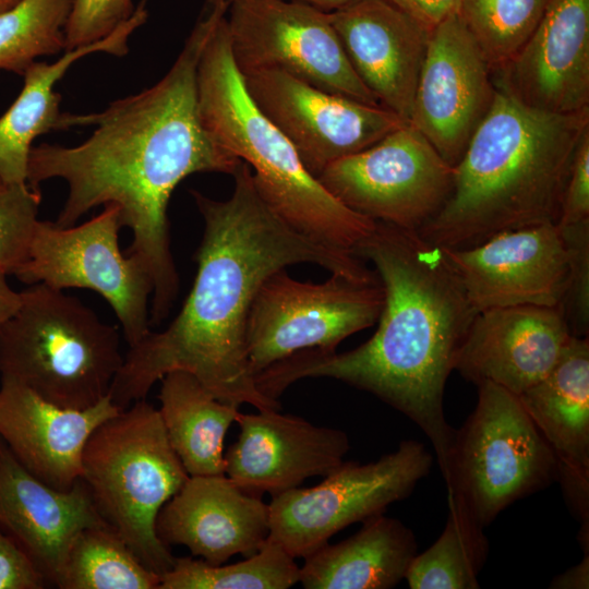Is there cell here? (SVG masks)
Segmentation results:
<instances>
[{"label": "cell", "instance_id": "6da1fadb", "mask_svg": "<svg viewBox=\"0 0 589 589\" xmlns=\"http://www.w3.org/2000/svg\"><path fill=\"white\" fill-rule=\"evenodd\" d=\"M231 0H206L168 72L137 94L88 115L64 113L63 129L93 125L81 144L43 143L28 157L27 183L62 179L69 192L57 225H74L99 205L113 204L132 231L129 255L148 273L154 324L167 317L179 289L167 208L176 187L197 172L232 175L241 160L202 124L196 89L201 53Z\"/></svg>", "mask_w": 589, "mask_h": 589}, {"label": "cell", "instance_id": "7a4b0ae2", "mask_svg": "<svg viewBox=\"0 0 589 589\" xmlns=\"http://www.w3.org/2000/svg\"><path fill=\"white\" fill-rule=\"evenodd\" d=\"M231 176L233 192L225 201L191 191L204 221L195 280L175 320L129 347L108 394L119 410L146 398L172 371L193 374L220 401L279 410L257 389L245 349L249 312L264 280L298 263L359 283L378 280L354 254L320 243L276 215L245 163Z\"/></svg>", "mask_w": 589, "mask_h": 589}, {"label": "cell", "instance_id": "3957f363", "mask_svg": "<svg viewBox=\"0 0 589 589\" xmlns=\"http://www.w3.org/2000/svg\"><path fill=\"white\" fill-rule=\"evenodd\" d=\"M354 254L374 265L384 290L376 332L346 352L298 351L256 374V387L278 400L301 378L330 377L368 392L423 431L443 476L455 433L445 385L478 311L444 249L418 231L375 223Z\"/></svg>", "mask_w": 589, "mask_h": 589}, {"label": "cell", "instance_id": "277c9868", "mask_svg": "<svg viewBox=\"0 0 589 589\" xmlns=\"http://www.w3.org/2000/svg\"><path fill=\"white\" fill-rule=\"evenodd\" d=\"M589 110L554 115L496 88L494 103L454 167L450 196L418 232L466 249L516 228L557 224L576 147Z\"/></svg>", "mask_w": 589, "mask_h": 589}, {"label": "cell", "instance_id": "5b68a950", "mask_svg": "<svg viewBox=\"0 0 589 589\" xmlns=\"http://www.w3.org/2000/svg\"><path fill=\"white\" fill-rule=\"evenodd\" d=\"M196 89L205 130L250 167L254 185L269 208L300 233L354 254L375 221L336 200L305 169L289 140L254 105L231 52L227 14L218 21L201 53Z\"/></svg>", "mask_w": 589, "mask_h": 589}, {"label": "cell", "instance_id": "8992f818", "mask_svg": "<svg viewBox=\"0 0 589 589\" xmlns=\"http://www.w3.org/2000/svg\"><path fill=\"white\" fill-rule=\"evenodd\" d=\"M0 325V376L62 408L86 409L108 396L124 356L118 328L80 299L44 284L21 291Z\"/></svg>", "mask_w": 589, "mask_h": 589}, {"label": "cell", "instance_id": "52a82bcc", "mask_svg": "<svg viewBox=\"0 0 589 589\" xmlns=\"http://www.w3.org/2000/svg\"><path fill=\"white\" fill-rule=\"evenodd\" d=\"M188 478L145 398L100 423L82 453L81 479L99 516L159 576L176 557L157 534V517Z\"/></svg>", "mask_w": 589, "mask_h": 589}, {"label": "cell", "instance_id": "ba28073f", "mask_svg": "<svg viewBox=\"0 0 589 589\" xmlns=\"http://www.w3.org/2000/svg\"><path fill=\"white\" fill-rule=\"evenodd\" d=\"M477 387L473 411L455 429L443 479L447 500L485 528L556 481L557 466L517 395L490 382Z\"/></svg>", "mask_w": 589, "mask_h": 589}, {"label": "cell", "instance_id": "9c48e42d", "mask_svg": "<svg viewBox=\"0 0 589 589\" xmlns=\"http://www.w3.org/2000/svg\"><path fill=\"white\" fill-rule=\"evenodd\" d=\"M433 456L423 443L402 441L368 464L344 461L311 488H294L268 504V540L292 557H305L341 529L384 514L426 477Z\"/></svg>", "mask_w": 589, "mask_h": 589}, {"label": "cell", "instance_id": "30bf717a", "mask_svg": "<svg viewBox=\"0 0 589 589\" xmlns=\"http://www.w3.org/2000/svg\"><path fill=\"white\" fill-rule=\"evenodd\" d=\"M384 303L381 281L359 283L332 274L324 283H303L285 269L259 288L245 328V349L254 377L269 365L305 349L336 351L348 336L377 322Z\"/></svg>", "mask_w": 589, "mask_h": 589}, {"label": "cell", "instance_id": "8fae6325", "mask_svg": "<svg viewBox=\"0 0 589 589\" xmlns=\"http://www.w3.org/2000/svg\"><path fill=\"white\" fill-rule=\"evenodd\" d=\"M121 213L113 204L81 225L38 220L27 261L14 274L27 285L84 288L112 308L129 347L149 333L151 277L119 247Z\"/></svg>", "mask_w": 589, "mask_h": 589}, {"label": "cell", "instance_id": "7c38bea8", "mask_svg": "<svg viewBox=\"0 0 589 589\" xmlns=\"http://www.w3.org/2000/svg\"><path fill=\"white\" fill-rule=\"evenodd\" d=\"M341 204L375 223L419 231L450 196L454 167L406 122L316 178Z\"/></svg>", "mask_w": 589, "mask_h": 589}, {"label": "cell", "instance_id": "4fadbf2b", "mask_svg": "<svg viewBox=\"0 0 589 589\" xmlns=\"http://www.w3.org/2000/svg\"><path fill=\"white\" fill-rule=\"evenodd\" d=\"M227 24L242 74L280 70L323 91L381 106L351 67L328 12L293 0H231Z\"/></svg>", "mask_w": 589, "mask_h": 589}, {"label": "cell", "instance_id": "5bb4252c", "mask_svg": "<svg viewBox=\"0 0 589 589\" xmlns=\"http://www.w3.org/2000/svg\"><path fill=\"white\" fill-rule=\"evenodd\" d=\"M242 75L254 105L315 178L329 164L370 147L407 122L383 106L323 91L280 70Z\"/></svg>", "mask_w": 589, "mask_h": 589}, {"label": "cell", "instance_id": "9a60e30c", "mask_svg": "<svg viewBox=\"0 0 589 589\" xmlns=\"http://www.w3.org/2000/svg\"><path fill=\"white\" fill-rule=\"evenodd\" d=\"M496 94L492 70L458 14L429 38L410 123L455 167Z\"/></svg>", "mask_w": 589, "mask_h": 589}, {"label": "cell", "instance_id": "2e32d148", "mask_svg": "<svg viewBox=\"0 0 589 589\" xmlns=\"http://www.w3.org/2000/svg\"><path fill=\"white\" fill-rule=\"evenodd\" d=\"M443 249L477 311L561 305L568 260L556 224L502 231L466 249Z\"/></svg>", "mask_w": 589, "mask_h": 589}, {"label": "cell", "instance_id": "e0dca14e", "mask_svg": "<svg viewBox=\"0 0 589 589\" xmlns=\"http://www.w3.org/2000/svg\"><path fill=\"white\" fill-rule=\"evenodd\" d=\"M492 75L496 88L534 110H589V0H549L526 43Z\"/></svg>", "mask_w": 589, "mask_h": 589}, {"label": "cell", "instance_id": "ac0fdd59", "mask_svg": "<svg viewBox=\"0 0 589 589\" xmlns=\"http://www.w3.org/2000/svg\"><path fill=\"white\" fill-rule=\"evenodd\" d=\"M238 438L225 454V474L242 491L272 497L305 479L325 477L344 462L348 435L277 409L241 413Z\"/></svg>", "mask_w": 589, "mask_h": 589}, {"label": "cell", "instance_id": "d6986e66", "mask_svg": "<svg viewBox=\"0 0 589 589\" xmlns=\"http://www.w3.org/2000/svg\"><path fill=\"white\" fill-rule=\"evenodd\" d=\"M572 336L560 306L481 310L472 320L454 370L476 385L490 382L518 396L552 371Z\"/></svg>", "mask_w": 589, "mask_h": 589}, {"label": "cell", "instance_id": "ffe728a7", "mask_svg": "<svg viewBox=\"0 0 589 589\" xmlns=\"http://www.w3.org/2000/svg\"><path fill=\"white\" fill-rule=\"evenodd\" d=\"M551 448L557 479L589 549V338L572 336L552 371L518 395Z\"/></svg>", "mask_w": 589, "mask_h": 589}, {"label": "cell", "instance_id": "44dd1931", "mask_svg": "<svg viewBox=\"0 0 589 589\" xmlns=\"http://www.w3.org/2000/svg\"><path fill=\"white\" fill-rule=\"evenodd\" d=\"M354 72L384 108L410 122L430 34L387 0L328 12Z\"/></svg>", "mask_w": 589, "mask_h": 589}, {"label": "cell", "instance_id": "7402d4cb", "mask_svg": "<svg viewBox=\"0 0 589 589\" xmlns=\"http://www.w3.org/2000/svg\"><path fill=\"white\" fill-rule=\"evenodd\" d=\"M105 525L81 478L70 490L55 489L29 472L0 437V528L49 586L57 587L77 533Z\"/></svg>", "mask_w": 589, "mask_h": 589}, {"label": "cell", "instance_id": "603a6c76", "mask_svg": "<svg viewBox=\"0 0 589 589\" xmlns=\"http://www.w3.org/2000/svg\"><path fill=\"white\" fill-rule=\"evenodd\" d=\"M156 530L166 544L187 546L212 565L255 554L268 538V504L225 473L189 476L163 506Z\"/></svg>", "mask_w": 589, "mask_h": 589}, {"label": "cell", "instance_id": "cb8c5ba5", "mask_svg": "<svg viewBox=\"0 0 589 589\" xmlns=\"http://www.w3.org/2000/svg\"><path fill=\"white\" fill-rule=\"evenodd\" d=\"M119 411L109 395L89 408L69 409L14 381L0 382V437L29 472L58 490L81 478L87 440Z\"/></svg>", "mask_w": 589, "mask_h": 589}, {"label": "cell", "instance_id": "d4e9b609", "mask_svg": "<svg viewBox=\"0 0 589 589\" xmlns=\"http://www.w3.org/2000/svg\"><path fill=\"white\" fill-rule=\"evenodd\" d=\"M147 0H141L132 15L108 36L91 45L67 50L55 62L35 61L24 72L23 87L0 117V182H27L28 157L36 137L63 129L61 96L56 84L77 60L95 52L124 57L131 35L148 19Z\"/></svg>", "mask_w": 589, "mask_h": 589}, {"label": "cell", "instance_id": "484cf974", "mask_svg": "<svg viewBox=\"0 0 589 589\" xmlns=\"http://www.w3.org/2000/svg\"><path fill=\"white\" fill-rule=\"evenodd\" d=\"M348 539L328 542L304 557L300 579L305 589H390L405 579L418 553L410 528L384 514L362 521Z\"/></svg>", "mask_w": 589, "mask_h": 589}, {"label": "cell", "instance_id": "4316f807", "mask_svg": "<svg viewBox=\"0 0 589 589\" xmlns=\"http://www.w3.org/2000/svg\"><path fill=\"white\" fill-rule=\"evenodd\" d=\"M160 381V419L189 476L224 474V440L239 407L217 399L189 372L172 371Z\"/></svg>", "mask_w": 589, "mask_h": 589}, {"label": "cell", "instance_id": "83f0119b", "mask_svg": "<svg viewBox=\"0 0 589 589\" xmlns=\"http://www.w3.org/2000/svg\"><path fill=\"white\" fill-rule=\"evenodd\" d=\"M445 527L434 543L411 561L405 580L411 589H478L489 540L456 501L447 500Z\"/></svg>", "mask_w": 589, "mask_h": 589}, {"label": "cell", "instance_id": "f1b7e54d", "mask_svg": "<svg viewBox=\"0 0 589 589\" xmlns=\"http://www.w3.org/2000/svg\"><path fill=\"white\" fill-rule=\"evenodd\" d=\"M160 576L147 568L108 526L87 527L71 543L57 588L158 589Z\"/></svg>", "mask_w": 589, "mask_h": 589}, {"label": "cell", "instance_id": "f546056e", "mask_svg": "<svg viewBox=\"0 0 589 589\" xmlns=\"http://www.w3.org/2000/svg\"><path fill=\"white\" fill-rule=\"evenodd\" d=\"M294 560L268 539L255 554L230 565L176 557L158 589H288L300 579Z\"/></svg>", "mask_w": 589, "mask_h": 589}, {"label": "cell", "instance_id": "4dcf8cb0", "mask_svg": "<svg viewBox=\"0 0 589 589\" xmlns=\"http://www.w3.org/2000/svg\"><path fill=\"white\" fill-rule=\"evenodd\" d=\"M72 0H23L0 14V70L23 75L38 57L64 50Z\"/></svg>", "mask_w": 589, "mask_h": 589}, {"label": "cell", "instance_id": "1f68e13d", "mask_svg": "<svg viewBox=\"0 0 589 589\" xmlns=\"http://www.w3.org/2000/svg\"><path fill=\"white\" fill-rule=\"evenodd\" d=\"M549 0H461L458 15L492 73L526 43Z\"/></svg>", "mask_w": 589, "mask_h": 589}, {"label": "cell", "instance_id": "d6a6232c", "mask_svg": "<svg viewBox=\"0 0 589 589\" xmlns=\"http://www.w3.org/2000/svg\"><path fill=\"white\" fill-rule=\"evenodd\" d=\"M41 202L27 182H0V275L15 274L27 261Z\"/></svg>", "mask_w": 589, "mask_h": 589}, {"label": "cell", "instance_id": "836d02e7", "mask_svg": "<svg viewBox=\"0 0 589 589\" xmlns=\"http://www.w3.org/2000/svg\"><path fill=\"white\" fill-rule=\"evenodd\" d=\"M568 260V281L560 308L573 336L589 332V220L558 226Z\"/></svg>", "mask_w": 589, "mask_h": 589}, {"label": "cell", "instance_id": "e575fe53", "mask_svg": "<svg viewBox=\"0 0 589 589\" xmlns=\"http://www.w3.org/2000/svg\"><path fill=\"white\" fill-rule=\"evenodd\" d=\"M132 0H72L64 26V50L108 36L134 12Z\"/></svg>", "mask_w": 589, "mask_h": 589}, {"label": "cell", "instance_id": "d590c367", "mask_svg": "<svg viewBox=\"0 0 589 589\" xmlns=\"http://www.w3.org/2000/svg\"><path fill=\"white\" fill-rule=\"evenodd\" d=\"M589 220V129L582 134L569 167L558 226Z\"/></svg>", "mask_w": 589, "mask_h": 589}, {"label": "cell", "instance_id": "8d00e7d4", "mask_svg": "<svg viewBox=\"0 0 589 589\" xmlns=\"http://www.w3.org/2000/svg\"><path fill=\"white\" fill-rule=\"evenodd\" d=\"M44 575L20 545L0 528V589H43Z\"/></svg>", "mask_w": 589, "mask_h": 589}, {"label": "cell", "instance_id": "74e56055", "mask_svg": "<svg viewBox=\"0 0 589 589\" xmlns=\"http://www.w3.org/2000/svg\"><path fill=\"white\" fill-rule=\"evenodd\" d=\"M426 32L432 33L449 16L458 14L461 0H387Z\"/></svg>", "mask_w": 589, "mask_h": 589}, {"label": "cell", "instance_id": "f35d334b", "mask_svg": "<svg viewBox=\"0 0 589 589\" xmlns=\"http://www.w3.org/2000/svg\"><path fill=\"white\" fill-rule=\"evenodd\" d=\"M549 587L553 589H588L589 553H586L578 564L555 576Z\"/></svg>", "mask_w": 589, "mask_h": 589}, {"label": "cell", "instance_id": "ab89813d", "mask_svg": "<svg viewBox=\"0 0 589 589\" xmlns=\"http://www.w3.org/2000/svg\"><path fill=\"white\" fill-rule=\"evenodd\" d=\"M22 302L21 292L13 290L0 275V325L7 322L20 308Z\"/></svg>", "mask_w": 589, "mask_h": 589}, {"label": "cell", "instance_id": "60d3db41", "mask_svg": "<svg viewBox=\"0 0 589 589\" xmlns=\"http://www.w3.org/2000/svg\"><path fill=\"white\" fill-rule=\"evenodd\" d=\"M310 4L324 12H332L339 9L353 0H293Z\"/></svg>", "mask_w": 589, "mask_h": 589}, {"label": "cell", "instance_id": "b9f144b4", "mask_svg": "<svg viewBox=\"0 0 589 589\" xmlns=\"http://www.w3.org/2000/svg\"><path fill=\"white\" fill-rule=\"evenodd\" d=\"M23 0H0V14L9 11Z\"/></svg>", "mask_w": 589, "mask_h": 589}]
</instances>
